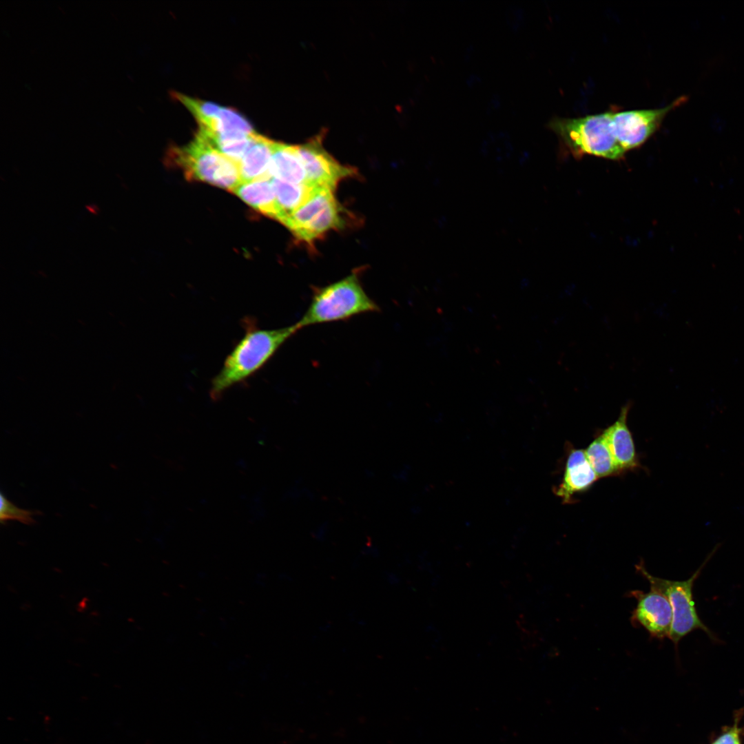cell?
I'll return each mask as SVG.
<instances>
[{"instance_id":"cell-1","label":"cell","mask_w":744,"mask_h":744,"mask_svg":"<svg viewBox=\"0 0 744 744\" xmlns=\"http://www.w3.org/2000/svg\"><path fill=\"white\" fill-rule=\"evenodd\" d=\"M300 330L296 323L273 329L247 330L213 378L211 397L220 398L225 391L256 373Z\"/></svg>"},{"instance_id":"cell-2","label":"cell","mask_w":744,"mask_h":744,"mask_svg":"<svg viewBox=\"0 0 744 744\" xmlns=\"http://www.w3.org/2000/svg\"><path fill=\"white\" fill-rule=\"evenodd\" d=\"M380 311L379 305L364 291L358 275L353 273L335 282L316 289L307 310L296 323L302 329Z\"/></svg>"},{"instance_id":"cell-3","label":"cell","mask_w":744,"mask_h":744,"mask_svg":"<svg viewBox=\"0 0 744 744\" xmlns=\"http://www.w3.org/2000/svg\"><path fill=\"white\" fill-rule=\"evenodd\" d=\"M613 112L577 118L555 117L549 121L548 127L577 154L619 159L626 151L614 134Z\"/></svg>"},{"instance_id":"cell-4","label":"cell","mask_w":744,"mask_h":744,"mask_svg":"<svg viewBox=\"0 0 744 744\" xmlns=\"http://www.w3.org/2000/svg\"><path fill=\"white\" fill-rule=\"evenodd\" d=\"M717 548L718 546L710 553L701 566L686 580L674 581L654 577L646 570L643 561L635 566L637 572L648 581L650 588L662 593L670 603L673 617L669 639L675 647L678 646L683 637L696 630L705 632L712 641L721 643V641L700 619L693 599L694 583Z\"/></svg>"},{"instance_id":"cell-5","label":"cell","mask_w":744,"mask_h":744,"mask_svg":"<svg viewBox=\"0 0 744 744\" xmlns=\"http://www.w3.org/2000/svg\"><path fill=\"white\" fill-rule=\"evenodd\" d=\"M171 154L189 180L207 183L232 192L242 183L238 164L198 134L189 144L174 148Z\"/></svg>"},{"instance_id":"cell-6","label":"cell","mask_w":744,"mask_h":744,"mask_svg":"<svg viewBox=\"0 0 744 744\" xmlns=\"http://www.w3.org/2000/svg\"><path fill=\"white\" fill-rule=\"evenodd\" d=\"M334 191L316 187L309 198L282 223L299 241L307 245L323 237L331 230L344 225L342 210Z\"/></svg>"},{"instance_id":"cell-7","label":"cell","mask_w":744,"mask_h":744,"mask_svg":"<svg viewBox=\"0 0 744 744\" xmlns=\"http://www.w3.org/2000/svg\"><path fill=\"white\" fill-rule=\"evenodd\" d=\"M174 96L196 119L199 126L198 134L203 136L252 134L256 132L249 122L231 108L179 93H175Z\"/></svg>"},{"instance_id":"cell-8","label":"cell","mask_w":744,"mask_h":744,"mask_svg":"<svg viewBox=\"0 0 744 744\" xmlns=\"http://www.w3.org/2000/svg\"><path fill=\"white\" fill-rule=\"evenodd\" d=\"M688 100V96L683 95L664 107L613 112L612 128L617 141L626 152L640 146L657 130L670 110Z\"/></svg>"},{"instance_id":"cell-9","label":"cell","mask_w":744,"mask_h":744,"mask_svg":"<svg viewBox=\"0 0 744 744\" xmlns=\"http://www.w3.org/2000/svg\"><path fill=\"white\" fill-rule=\"evenodd\" d=\"M296 147L305 171L307 184L311 187L335 191L341 180L356 174L353 167L342 165L324 149L320 136Z\"/></svg>"},{"instance_id":"cell-10","label":"cell","mask_w":744,"mask_h":744,"mask_svg":"<svg viewBox=\"0 0 744 744\" xmlns=\"http://www.w3.org/2000/svg\"><path fill=\"white\" fill-rule=\"evenodd\" d=\"M629 596L637 599V606L631 617L632 623L643 627L652 637L669 639L673 614L666 597L652 588L648 592L632 590Z\"/></svg>"},{"instance_id":"cell-11","label":"cell","mask_w":744,"mask_h":744,"mask_svg":"<svg viewBox=\"0 0 744 744\" xmlns=\"http://www.w3.org/2000/svg\"><path fill=\"white\" fill-rule=\"evenodd\" d=\"M598 479L584 450L570 447L567 453L561 482L554 491L563 503L571 504L575 495L588 490Z\"/></svg>"},{"instance_id":"cell-12","label":"cell","mask_w":744,"mask_h":744,"mask_svg":"<svg viewBox=\"0 0 744 744\" xmlns=\"http://www.w3.org/2000/svg\"><path fill=\"white\" fill-rule=\"evenodd\" d=\"M630 406V403L625 404L617 420L601 432L621 473L639 467L632 435L627 424Z\"/></svg>"},{"instance_id":"cell-13","label":"cell","mask_w":744,"mask_h":744,"mask_svg":"<svg viewBox=\"0 0 744 744\" xmlns=\"http://www.w3.org/2000/svg\"><path fill=\"white\" fill-rule=\"evenodd\" d=\"M276 143L255 134L238 163L242 183L271 178L269 168Z\"/></svg>"},{"instance_id":"cell-14","label":"cell","mask_w":744,"mask_h":744,"mask_svg":"<svg viewBox=\"0 0 744 744\" xmlns=\"http://www.w3.org/2000/svg\"><path fill=\"white\" fill-rule=\"evenodd\" d=\"M233 192L260 213L279 220L280 212L271 178L241 183Z\"/></svg>"},{"instance_id":"cell-15","label":"cell","mask_w":744,"mask_h":744,"mask_svg":"<svg viewBox=\"0 0 744 744\" xmlns=\"http://www.w3.org/2000/svg\"><path fill=\"white\" fill-rule=\"evenodd\" d=\"M269 175L271 178L291 183L307 184L305 171L296 145L276 143Z\"/></svg>"},{"instance_id":"cell-16","label":"cell","mask_w":744,"mask_h":744,"mask_svg":"<svg viewBox=\"0 0 744 744\" xmlns=\"http://www.w3.org/2000/svg\"><path fill=\"white\" fill-rule=\"evenodd\" d=\"M271 183L280 212L278 221L282 224L307 202L316 188L307 184H294L273 178Z\"/></svg>"},{"instance_id":"cell-17","label":"cell","mask_w":744,"mask_h":744,"mask_svg":"<svg viewBox=\"0 0 744 744\" xmlns=\"http://www.w3.org/2000/svg\"><path fill=\"white\" fill-rule=\"evenodd\" d=\"M584 452L599 478L611 477L621 473L602 433L592 441Z\"/></svg>"},{"instance_id":"cell-18","label":"cell","mask_w":744,"mask_h":744,"mask_svg":"<svg viewBox=\"0 0 744 744\" xmlns=\"http://www.w3.org/2000/svg\"><path fill=\"white\" fill-rule=\"evenodd\" d=\"M0 498V519L2 524L10 520L18 521L28 525L35 523L34 515H38V511L17 507L8 500L3 493H1Z\"/></svg>"},{"instance_id":"cell-19","label":"cell","mask_w":744,"mask_h":744,"mask_svg":"<svg viewBox=\"0 0 744 744\" xmlns=\"http://www.w3.org/2000/svg\"><path fill=\"white\" fill-rule=\"evenodd\" d=\"M737 722L721 734L712 744H741V731Z\"/></svg>"}]
</instances>
